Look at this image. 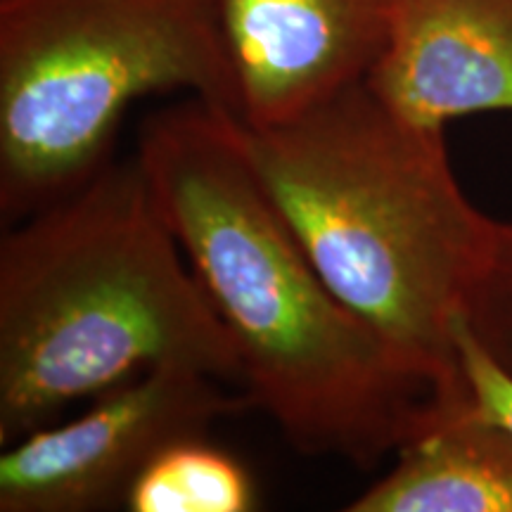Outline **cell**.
<instances>
[{
    "label": "cell",
    "instance_id": "1",
    "mask_svg": "<svg viewBox=\"0 0 512 512\" xmlns=\"http://www.w3.org/2000/svg\"><path fill=\"white\" fill-rule=\"evenodd\" d=\"M136 157L233 337L242 392L306 456L368 470L456 413L325 285L249 157L202 98L147 114Z\"/></svg>",
    "mask_w": 512,
    "mask_h": 512
},
{
    "label": "cell",
    "instance_id": "2",
    "mask_svg": "<svg viewBox=\"0 0 512 512\" xmlns=\"http://www.w3.org/2000/svg\"><path fill=\"white\" fill-rule=\"evenodd\" d=\"M275 207L332 294L448 406H467L456 328L496 240L446 131L387 110L363 81L285 124H242Z\"/></svg>",
    "mask_w": 512,
    "mask_h": 512
},
{
    "label": "cell",
    "instance_id": "3",
    "mask_svg": "<svg viewBox=\"0 0 512 512\" xmlns=\"http://www.w3.org/2000/svg\"><path fill=\"white\" fill-rule=\"evenodd\" d=\"M152 368L242 389L238 347L131 157L0 240V446Z\"/></svg>",
    "mask_w": 512,
    "mask_h": 512
},
{
    "label": "cell",
    "instance_id": "4",
    "mask_svg": "<svg viewBox=\"0 0 512 512\" xmlns=\"http://www.w3.org/2000/svg\"><path fill=\"white\" fill-rule=\"evenodd\" d=\"M174 91L238 114L216 0H0L3 221L91 181L128 107Z\"/></svg>",
    "mask_w": 512,
    "mask_h": 512
},
{
    "label": "cell",
    "instance_id": "5",
    "mask_svg": "<svg viewBox=\"0 0 512 512\" xmlns=\"http://www.w3.org/2000/svg\"><path fill=\"white\" fill-rule=\"evenodd\" d=\"M190 368H152L117 384L62 425L3 446L0 512H95L124 508L140 472L166 446L202 437L245 411V392Z\"/></svg>",
    "mask_w": 512,
    "mask_h": 512
},
{
    "label": "cell",
    "instance_id": "6",
    "mask_svg": "<svg viewBox=\"0 0 512 512\" xmlns=\"http://www.w3.org/2000/svg\"><path fill=\"white\" fill-rule=\"evenodd\" d=\"M389 0H216L249 128L285 124L366 79Z\"/></svg>",
    "mask_w": 512,
    "mask_h": 512
},
{
    "label": "cell",
    "instance_id": "7",
    "mask_svg": "<svg viewBox=\"0 0 512 512\" xmlns=\"http://www.w3.org/2000/svg\"><path fill=\"white\" fill-rule=\"evenodd\" d=\"M363 83L427 131L467 114L512 112V0H389Z\"/></svg>",
    "mask_w": 512,
    "mask_h": 512
},
{
    "label": "cell",
    "instance_id": "8",
    "mask_svg": "<svg viewBox=\"0 0 512 512\" xmlns=\"http://www.w3.org/2000/svg\"><path fill=\"white\" fill-rule=\"evenodd\" d=\"M347 512H512V434L467 408L394 453Z\"/></svg>",
    "mask_w": 512,
    "mask_h": 512
},
{
    "label": "cell",
    "instance_id": "9",
    "mask_svg": "<svg viewBox=\"0 0 512 512\" xmlns=\"http://www.w3.org/2000/svg\"><path fill=\"white\" fill-rule=\"evenodd\" d=\"M124 508L128 512H249L259 508L256 484L233 453L202 437L166 446L140 472Z\"/></svg>",
    "mask_w": 512,
    "mask_h": 512
},
{
    "label": "cell",
    "instance_id": "10",
    "mask_svg": "<svg viewBox=\"0 0 512 512\" xmlns=\"http://www.w3.org/2000/svg\"><path fill=\"white\" fill-rule=\"evenodd\" d=\"M463 320L489 356L512 375V223H496V240L467 299Z\"/></svg>",
    "mask_w": 512,
    "mask_h": 512
},
{
    "label": "cell",
    "instance_id": "11",
    "mask_svg": "<svg viewBox=\"0 0 512 512\" xmlns=\"http://www.w3.org/2000/svg\"><path fill=\"white\" fill-rule=\"evenodd\" d=\"M456 344L467 392V411L512 434V375L489 356V351L467 330L463 318L458 320Z\"/></svg>",
    "mask_w": 512,
    "mask_h": 512
}]
</instances>
